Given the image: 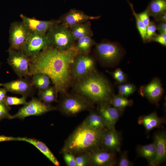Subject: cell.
Instances as JSON below:
<instances>
[{
    "label": "cell",
    "instance_id": "1",
    "mask_svg": "<svg viewBox=\"0 0 166 166\" xmlns=\"http://www.w3.org/2000/svg\"><path fill=\"white\" fill-rule=\"evenodd\" d=\"M77 54L74 45L62 50L52 46L48 47L30 58L28 68L30 76L36 73L46 74L58 93L63 95L73 84L71 67Z\"/></svg>",
    "mask_w": 166,
    "mask_h": 166
},
{
    "label": "cell",
    "instance_id": "2",
    "mask_svg": "<svg viewBox=\"0 0 166 166\" xmlns=\"http://www.w3.org/2000/svg\"><path fill=\"white\" fill-rule=\"evenodd\" d=\"M74 93L80 94L93 104H110L114 94L109 81L96 69L73 84Z\"/></svg>",
    "mask_w": 166,
    "mask_h": 166
},
{
    "label": "cell",
    "instance_id": "3",
    "mask_svg": "<svg viewBox=\"0 0 166 166\" xmlns=\"http://www.w3.org/2000/svg\"><path fill=\"white\" fill-rule=\"evenodd\" d=\"M108 129H93L81 123L66 140L60 152L68 151L76 156L99 148L102 136Z\"/></svg>",
    "mask_w": 166,
    "mask_h": 166
},
{
    "label": "cell",
    "instance_id": "4",
    "mask_svg": "<svg viewBox=\"0 0 166 166\" xmlns=\"http://www.w3.org/2000/svg\"><path fill=\"white\" fill-rule=\"evenodd\" d=\"M56 109L63 114L68 116L76 115L84 111H91L93 104L83 96L76 93L63 95Z\"/></svg>",
    "mask_w": 166,
    "mask_h": 166
},
{
    "label": "cell",
    "instance_id": "5",
    "mask_svg": "<svg viewBox=\"0 0 166 166\" xmlns=\"http://www.w3.org/2000/svg\"><path fill=\"white\" fill-rule=\"evenodd\" d=\"M46 35L51 45L59 50H67L74 45L69 28L61 22L50 28Z\"/></svg>",
    "mask_w": 166,
    "mask_h": 166
},
{
    "label": "cell",
    "instance_id": "6",
    "mask_svg": "<svg viewBox=\"0 0 166 166\" xmlns=\"http://www.w3.org/2000/svg\"><path fill=\"white\" fill-rule=\"evenodd\" d=\"M95 52L100 61L108 65L117 63L124 53L123 48L119 44L108 41L96 44Z\"/></svg>",
    "mask_w": 166,
    "mask_h": 166
},
{
    "label": "cell",
    "instance_id": "7",
    "mask_svg": "<svg viewBox=\"0 0 166 166\" xmlns=\"http://www.w3.org/2000/svg\"><path fill=\"white\" fill-rule=\"evenodd\" d=\"M57 109L50 104H47L39 99L33 97L26 104L20 108L15 114L11 115L10 119L23 120L28 117L39 116Z\"/></svg>",
    "mask_w": 166,
    "mask_h": 166
},
{
    "label": "cell",
    "instance_id": "8",
    "mask_svg": "<svg viewBox=\"0 0 166 166\" xmlns=\"http://www.w3.org/2000/svg\"><path fill=\"white\" fill-rule=\"evenodd\" d=\"M95 61L89 54H77L74 57L71 67L73 82L95 70Z\"/></svg>",
    "mask_w": 166,
    "mask_h": 166
},
{
    "label": "cell",
    "instance_id": "9",
    "mask_svg": "<svg viewBox=\"0 0 166 166\" xmlns=\"http://www.w3.org/2000/svg\"><path fill=\"white\" fill-rule=\"evenodd\" d=\"M51 46L46 34L30 31L21 51L30 58H32L37 55L42 50Z\"/></svg>",
    "mask_w": 166,
    "mask_h": 166
},
{
    "label": "cell",
    "instance_id": "10",
    "mask_svg": "<svg viewBox=\"0 0 166 166\" xmlns=\"http://www.w3.org/2000/svg\"><path fill=\"white\" fill-rule=\"evenodd\" d=\"M8 52V63L18 76L22 78L30 76L28 68L30 58L20 50L9 48Z\"/></svg>",
    "mask_w": 166,
    "mask_h": 166
},
{
    "label": "cell",
    "instance_id": "11",
    "mask_svg": "<svg viewBox=\"0 0 166 166\" xmlns=\"http://www.w3.org/2000/svg\"><path fill=\"white\" fill-rule=\"evenodd\" d=\"M30 32L22 21H15L12 23L9 30V48L21 51L27 39Z\"/></svg>",
    "mask_w": 166,
    "mask_h": 166
},
{
    "label": "cell",
    "instance_id": "12",
    "mask_svg": "<svg viewBox=\"0 0 166 166\" xmlns=\"http://www.w3.org/2000/svg\"><path fill=\"white\" fill-rule=\"evenodd\" d=\"M94 166H113L117 164L116 152L100 147L86 153Z\"/></svg>",
    "mask_w": 166,
    "mask_h": 166
},
{
    "label": "cell",
    "instance_id": "13",
    "mask_svg": "<svg viewBox=\"0 0 166 166\" xmlns=\"http://www.w3.org/2000/svg\"><path fill=\"white\" fill-rule=\"evenodd\" d=\"M1 86L6 88L8 92L27 97L32 96L35 92L34 86L27 77L19 78L7 83H2Z\"/></svg>",
    "mask_w": 166,
    "mask_h": 166
},
{
    "label": "cell",
    "instance_id": "14",
    "mask_svg": "<svg viewBox=\"0 0 166 166\" xmlns=\"http://www.w3.org/2000/svg\"><path fill=\"white\" fill-rule=\"evenodd\" d=\"M100 18V16H90L81 10L72 9L61 16L59 20L61 23L70 28L91 20L98 19Z\"/></svg>",
    "mask_w": 166,
    "mask_h": 166
},
{
    "label": "cell",
    "instance_id": "15",
    "mask_svg": "<svg viewBox=\"0 0 166 166\" xmlns=\"http://www.w3.org/2000/svg\"><path fill=\"white\" fill-rule=\"evenodd\" d=\"M22 22L30 32L45 34L51 27L60 23L59 20H40L20 15Z\"/></svg>",
    "mask_w": 166,
    "mask_h": 166
},
{
    "label": "cell",
    "instance_id": "16",
    "mask_svg": "<svg viewBox=\"0 0 166 166\" xmlns=\"http://www.w3.org/2000/svg\"><path fill=\"white\" fill-rule=\"evenodd\" d=\"M123 111L108 103L98 104L97 107V112L103 118L108 129L115 128L116 123Z\"/></svg>",
    "mask_w": 166,
    "mask_h": 166
},
{
    "label": "cell",
    "instance_id": "17",
    "mask_svg": "<svg viewBox=\"0 0 166 166\" xmlns=\"http://www.w3.org/2000/svg\"><path fill=\"white\" fill-rule=\"evenodd\" d=\"M139 91L141 95L147 98L151 102L157 104L164 90L160 79L155 78L148 84L141 87Z\"/></svg>",
    "mask_w": 166,
    "mask_h": 166
},
{
    "label": "cell",
    "instance_id": "18",
    "mask_svg": "<svg viewBox=\"0 0 166 166\" xmlns=\"http://www.w3.org/2000/svg\"><path fill=\"white\" fill-rule=\"evenodd\" d=\"M1 141H20L28 142L31 144L42 153L53 164L59 166L60 163L48 147L42 142L34 138L26 137H14L1 136Z\"/></svg>",
    "mask_w": 166,
    "mask_h": 166
},
{
    "label": "cell",
    "instance_id": "19",
    "mask_svg": "<svg viewBox=\"0 0 166 166\" xmlns=\"http://www.w3.org/2000/svg\"><path fill=\"white\" fill-rule=\"evenodd\" d=\"M121 133L115 128L108 129L104 133L100 147L115 152L121 150Z\"/></svg>",
    "mask_w": 166,
    "mask_h": 166
},
{
    "label": "cell",
    "instance_id": "20",
    "mask_svg": "<svg viewBox=\"0 0 166 166\" xmlns=\"http://www.w3.org/2000/svg\"><path fill=\"white\" fill-rule=\"evenodd\" d=\"M154 142L156 147V156L153 166H158L165 161L166 159V134L164 131L156 133Z\"/></svg>",
    "mask_w": 166,
    "mask_h": 166
},
{
    "label": "cell",
    "instance_id": "21",
    "mask_svg": "<svg viewBox=\"0 0 166 166\" xmlns=\"http://www.w3.org/2000/svg\"><path fill=\"white\" fill-rule=\"evenodd\" d=\"M165 121L164 118L159 117L155 112L140 116L138 120V124L143 125L147 132L160 127Z\"/></svg>",
    "mask_w": 166,
    "mask_h": 166
},
{
    "label": "cell",
    "instance_id": "22",
    "mask_svg": "<svg viewBox=\"0 0 166 166\" xmlns=\"http://www.w3.org/2000/svg\"><path fill=\"white\" fill-rule=\"evenodd\" d=\"M90 111L89 114L82 124L93 129L107 128L103 118L98 112L94 111L93 109Z\"/></svg>",
    "mask_w": 166,
    "mask_h": 166
},
{
    "label": "cell",
    "instance_id": "23",
    "mask_svg": "<svg viewBox=\"0 0 166 166\" xmlns=\"http://www.w3.org/2000/svg\"><path fill=\"white\" fill-rule=\"evenodd\" d=\"M138 156L145 158L150 166H153L156 156V147L155 143L144 145H139L136 148Z\"/></svg>",
    "mask_w": 166,
    "mask_h": 166
},
{
    "label": "cell",
    "instance_id": "24",
    "mask_svg": "<svg viewBox=\"0 0 166 166\" xmlns=\"http://www.w3.org/2000/svg\"><path fill=\"white\" fill-rule=\"evenodd\" d=\"M69 28L75 41L84 37H92L93 34L90 21L73 26Z\"/></svg>",
    "mask_w": 166,
    "mask_h": 166
},
{
    "label": "cell",
    "instance_id": "25",
    "mask_svg": "<svg viewBox=\"0 0 166 166\" xmlns=\"http://www.w3.org/2000/svg\"><path fill=\"white\" fill-rule=\"evenodd\" d=\"M147 8L150 16L156 21L166 11V0H152Z\"/></svg>",
    "mask_w": 166,
    "mask_h": 166
},
{
    "label": "cell",
    "instance_id": "26",
    "mask_svg": "<svg viewBox=\"0 0 166 166\" xmlns=\"http://www.w3.org/2000/svg\"><path fill=\"white\" fill-rule=\"evenodd\" d=\"M76 41L74 46L78 54H89L92 46L95 44L94 40L90 36L84 37Z\"/></svg>",
    "mask_w": 166,
    "mask_h": 166
},
{
    "label": "cell",
    "instance_id": "27",
    "mask_svg": "<svg viewBox=\"0 0 166 166\" xmlns=\"http://www.w3.org/2000/svg\"><path fill=\"white\" fill-rule=\"evenodd\" d=\"M58 92L54 86H50L47 88L38 91L39 99L44 103L50 105L53 102H57Z\"/></svg>",
    "mask_w": 166,
    "mask_h": 166
},
{
    "label": "cell",
    "instance_id": "28",
    "mask_svg": "<svg viewBox=\"0 0 166 166\" xmlns=\"http://www.w3.org/2000/svg\"><path fill=\"white\" fill-rule=\"evenodd\" d=\"M31 82L38 91L44 90L50 86V79L47 75L42 73H36L32 75Z\"/></svg>",
    "mask_w": 166,
    "mask_h": 166
},
{
    "label": "cell",
    "instance_id": "29",
    "mask_svg": "<svg viewBox=\"0 0 166 166\" xmlns=\"http://www.w3.org/2000/svg\"><path fill=\"white\" fill-rule=\"evenodd\" d=\"M133 101L128 99L126 97L120 94L113 95L111 98L110 104L113 107L121 110L132 105Z\"/></svg>",
    "mask_w": 166,
    "mask_h": 166
},
{
    "label": "cell",
    "instance_id": "30",
    "mask_svg": "<svg viewBox=\"0 0 166 166\" xmlns=\"http://www.w3.org/2000/svg\"><path fill=\"white\" fill-rule=\"evenodd\" d=\"M128 3L129 4L131 7L133 14L135 17L136 26L137 29L139 31L140 36L142 39L143 42L145 43L146 32L147 26L144 24V23L140 20V18L138 16L137 13L135 12L133 4L130 2L128 0H126Z\"/></svg>",
    "mask_w": 166,
    "mask_h": 166
},
{
    "label": "cell",
    "instance_id": "31",
    "mask_svg": "<svg viewBox=\"0 0 166 166\" xmlns=\"http://www.w3.org/2000/svg\"><path fill=\"white\" fill-rule=\"evenodd\" d=\"M119 94L126 97L130 96L136 91V86L132 83L120 84L118 86Z\"/></svg>",
    "mask_w": 166,
    "mask_h": 166
},
{
    "label": "cell",
    "instance_id": "32",
    "mask_svg": "<svg viewBox=\"0 0 166 166\" xmlns=\"http://www.w3.org/2000/svg\"><path fill=\"white\" fill-rule=\"evenodd\" d=\"M27 97L25 96H22L21 97L19 98L16 97H10L7 96L5 101L9 106L19 105H24L27 103L26 101Z\"/></svg>",
    "mask_w": 166,
    "mask_h": 166
},
{
    "label": "cell",
    "instance_id": "33",
    "mask_svg": "<svg viewBox=\"0 0 166 166\" xmlns=\"http://www.w3.org/2000/svg\"><path fill=\"white\" fill-rule=\"evenodd\" d=\"M156 24L155 22L153 21H150L146 27L145 43L150 42L151 39L156 34Z\"/></svg>",
    "mask_w": 166,
    "mask_h": 166
},
{
    "label": "cell",
    "instance_id": "34",
    "mask_svg": "<svg viewBox=\"0 0 166 166\" xmlns=\"http://www.w3.org/2000/svg\"><path fill=\"white\" fill-rule=\"evenodd\" d=\"M111 74L113 78L119 84L124 83L126 81L127 77L126 74L119 68L116 69L111 73Z\"/></svg>",
    "mask_w": 166,
    "mask_h": 166
},
{
    "label": "cell",
    "instance_id": "35",
    "mask_svg": "<svg viewBox=\"0 0 166 166\" xmlns=\"http://www.w3.org/2000/svg\"><path fill=\"white\" fill-rule=\"evenodd\" d=\"M75 156L76 166H91L89 159L86 153L78 154Z\"/></svg>",
    "mask_w": 166,
    "mask_h": 166
},
{
    "label": "cell",
    "instance_id": "36",
    "mask_svg": "<svg viewBox=\"0 0 166 166\" xmlns=\"http://www.w3.org/2000/svg\"><path fill=\"white\" fill-rule=\"evenodd\" d=\"M11 109L5 101H0V120L5 118L10 119L11 115L9 112Z\"/></svg>",
    "mask_w": 166,
    "mask_h": 166
},
{
    "label": "cell",
    "instance_id": "37",
    "mask_svg": "<svg viewBox=\"0 0 166 166\" xmlns=\"http://www.w3.org/2000/svg\"><path fill=\"white\" fill-rule=\"evenodd\" d=\"M63 158L65 162L68 166H76L75 156L72 153L68 152H63Z\"/></svg>",
    "mask_w": 166,
    "mask_h": 166
},
{
    "label": "cell",
    "instance_id": "38",
    "mask_svg": "<svg viewBox=\"0 0 166 166\" xmlns=\"http://www.w3.org/2000/svg\"><path fill=\"white\" fill-rule=\"evenodd\" d=\"M117 165L118 166H132L133 165L132 163L128 159L127 152L126 151L121 153Z\"/></svg>",
    "mask_w": 166,
    "mask_h": 166
},
{
    "label": "cell",
    "instance_id": "39",
    "mask_svg": "<svg viewBox=\"0 0 166 166\" xmlns=\"http://www.w3.org/2000/svg\"><path fill=\"white\" fill-rule=\"evenodd\" d=\"M137 14L140 20L146 26L149 25L150 22L149 18L150 16L147 8L144 11L139 14Z\"/></svg>",
    "mask_w": 166,
    "mask_h": 166
},
{
    "label": "cell",
    "instance_id": "40",
    "mask_svg": "<svg viewBox=\"0 0 166 166\" xmlns=\"http://www.w3.org/2000/svg\"><path fill=\"white\" fill-rule=\"evenodd\" d=\"M157 42L162 45L166 46V34H156L150 40V42Z\"/></svg>",
    "mask_w": 166,
    "mask_h": 166
},
{
    "label": "cell",
    "instance_id": "41",
    "mask_svg": "<svg viewBox=\"0 0 166 166\" xmlns=\"http://www.w3.org/2000/svg\"><path fill=\"white\" fill-rule=\"evenodd\" d=\"M156 27L160 34H166V22H159L156 24Z\"/></svg>",
    "mask_w": 166,
    "mask_h": 166
},
{
    "label": "cell",
    "instance_id": "42",
    "mask_svg": "<svg viewBox=\"0 0 166 166\" xmlns=\"http://www.w3.org/2000/svg\"><path fill=\"white\" fill-rule=\"evenodd\" d=\"M7 92L8 91L5 88H0V101H5Z\"/></svg>",
    "mask_w": 166,
    "mask_h": 166
},
{
    "label": "cell",
    "instance_id": "43",
    "mask_svg": "<svg viewBox=\"0 0 166 166\" xmlns=\"http://www.w3.org/2000/svg\"><path fill=\"white\" fill-rule=\"evenodd\" d=\"M156 22H166V11L164 12Z\"/></svg>",
    "mask_w": 166,
    "mask_h": 166
},
{
    "label": "cell",
    "instance_id": "44",
    "mask_svg": "<svg viewBox=\"0 0 166 166\" xmlns=\"http://www.w3.org/2000/svg\"><path fill=\"white\" fill-rule=\"evenodd\" d=\"M2 83H0V86H1Z\"/></svg>",
    "mask_w": 166,
    "mask_h": 166
},
{
    "label": "cell",
    "instance_id": "45",
    "mask_svg": "<svg viewBox=\"0 0 166 166\" xmlns=\"http://www.w3.org/2000/svg\"><path fill=\"white\" fill-rule=\"evenodd\" d=\"M1 63H0V66H1Z\"/></svg>",
    "mask_w": 166,
    "mask_h": 166
}]
</instances>
